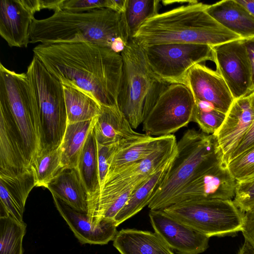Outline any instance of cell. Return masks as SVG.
Segmentation results:
<instances>
[{"instance_id": "cell-1", "label": "cell", "mask_w": 254, "mask_h": 254, "mask_svg": "<svg viewBox=\"0 0 254 254\" xmlns=\"http://www.w3.org/2000/svg\"><path fill=\"white\" fill-rule=\"evenodd\" d=\"M33 52L64 85L85 93L101 106L119 107L123 70L121 54L87 42L40 44Z\"/></svg>"}, {"instance_id": "cell-2", "label": "cell", "mask_w": 254, "mask_h": 254, "mask_svg": "<svg viewBox=\"0 0 254 254\" xmlns=\"http://www.w3.org/2000/svg\"><path fill=\"white\" fill-rule=\"evenodd\" d=\"M30 32L32 44L87 42L111 49L118 38L127 44L129 40L123 13L108 8L57 10L48 18H34Z\"/></svg>"}, {"instance_id": "cell-3", "label": "cell", "mask_w": 254, "mask_h": 254, "mask_svg": "<svg viewBox=\"0 0 254 254\" xmlns=\"http://www.w3.org/2000/svg\"><path fill=\"white\" fill-rule=\"evenodd\" d=\"M195 0L147 19L133 37L141 45L190 43L213 46L241 39L225 28Z\"/></svg>"}, {"instance_id": "cell-4", "label": "cell", "mask_w": 254, "mask_h": 254, "mask_svg": "<svg viewBox=\"0 0 254 254\" xmlns=\"http://www.w3.org/2000/svg\"><path fill=\"white\" fill-rule=\"evenodd\" d=\"M220 162L221 156L213 134L190 129L177 142V152L148 205L162 210L195 178Z\"/></svg>"}, {"instance_id": "cell-5", "label": "cell", "mask_w": 254, "mask_h": 254, "mask_svg": "<svg viewBox=\"0 0 254 254\" xmlns=\"http://www.w3.org/2000/svg\"><path fill=\"white\" fill-rule=\"evenodd\" d=\"M121 55L123 70L118 106L132 128H136L169 84L154 73L142 46L134 39L129 40Z\"/></svg>"}, {"instance_id": "cell-6", "label": "cell", "mask_w": 254, "mask_h": 254, "mask_svg": "<svg viewBox=\"0 0 254 254\" xmlns=\"http://www.w3.org/2000/svg\"><path fill=\"white\" fill-rule=\"evenodd\" d=\"M0 104L9 113L21 137L29 165L43 149L37 103L26 73H17L0 63Z\"/></svg>"}, {"instance_id": "cell-7", "label": "cell", "mask_w": 254, "mask_h": 254, "mask_svg": "<svg viewBox=\"0 0 254 254\" xmlns=\"http://www.w3.org/2000/svg\"><path fill=\"white\" fill-rule=\"evenodd\" d=\"M26 73L38 107L42 150L58 147L67 125L64 85L34 55Z\"/></svg>"}, {"instance_id": "cell-8", "label": "cell", "mask_w": 254, "mask_h": 254, "mask_svg": "<svg viewBox=\"0 0 254 254\" xmlns=\"http://www.w3.org/2000/svg\"><path fill=\"white\" fill-rule=\"evenodd\" d=\"M162 210L209 238L234 235L242 231L245 216L233 200H192Z\"/></svg>"}, {"instance_id": "cell-9", "label": "cell", "mask_w": 254, "mask_h": 254, "mask_svg": "<svg viewBox=\"0 0 254 254\" xmlns=\"http://www.w3.org/2000/svg\"><path fill=\"white\" fill-rule=\"evenodd\" d=\"M141 46L152 71L169 84L185 85L191 67L207 61L214 62L211 46L208 45L170 43Z\"/></svg>"}, {"instance_id": "cell-10", "label": "cell", "mask_w": 254, "mask_h": 254, "mask_svg": "<svg viewBox=\"0 0 254 254\" xmlns=\"http://www.w3.org/2000/svg\"><path fill=\"white\" fill-rule=\"evenodd\" d=\"M195 100L184 84H169L143 122V131L152 136L172 134L192 122Z\"/></svg>"}, {"instance_id": "cell-11", "label": "cell", "mask_w": 254, "mask_h": 254, "mask_svg": "<svg viewBox=\"0 0 254 254\" xmlns=\"http://www.w3.org/2000/svg\"><path fill=\"white\" fill-rule=\"evenodd\" d=\"M217 71L234 99L253 92L252 67L244 39L211 46Z\"/></svg>"}, {"instance_id": "cell-12", "label": "cell", "mask_w": 254, "mask_h": 254, "mask_svg": "<svg viewBox=\"0 0 254 254\" xmlns=\"http://www.w3.org/2000/svg\"><path fill=\"white\" fill-rule=\"evenodd\" d=\"M177 152L176 138L174 134L168 135L164 142L148 157L108 177L99 192L114 193L132 185L140 186L173 160Z\"/></svg>"}, {"instance_id": "cell-13", "label": "cell", "mask_w": 254, "mask_h": 254, "mask_svg": "<svg viewBox=\"0 0 254 254\" xmlns=\"http://www.w3.org/2000/svg\"><path fill=\"white\" fill-rule=\"evenodd\" d=\"M149 217L154 232L178 254H199L208 248L210 238L163 210H150Z\"/></svg>"}, {"instance_id": "cell-14", "label": "cell", "mask_w": 254, "mask_h": 254, "mask_svg": "<svg viewBox=\"0 0 254 254\" xmlns=\"http://www.w3.org/2000/svg\"><path fill=\"white\" fill-rule=\"evenodd\" d=\"M236 184L227 167L220 162L187 185L173 198L169 206L192 200H232Z\"/></svg>"}, {"instance_id": "cell-15", "label": "cell", "mask_w": 254, "mask_h": 254, "mask_svg": "<svg viewBox=\"0 0 254 254\" xmlns=\"http://www.w3.org/2000/svg\"><path fill=\"white\" fill-rule=\"evenodd\" d=\"M254 119V102L251 93L234 100L222 124L213 134L222 162L226 166Z\"/></svg>"}, {"instance_id": "cell-16", "label": "cell", "mask_w": 254, "mask_h": 254, "mask_svg": "<svg viewBox=\"0 0 254 254\" xmlns=\"http://www.w3.org/2000/svg\"><path fill=\"white\" fill-rule=\"evenodd\" d=\"M185 85L195 101L208 102L225 114L235 100L221 75L201 64H195L189 70Z\"/></svg>"}, {"instance_id": "cell-17", "label": "cell", "mask_w": 254, "mask_h": 254, "mask_svg": "<svg viewBox=\"0 0 254 254\" xmlns=\"http://www.w3.org/2000/svg\"><path fill=\"white\" fill-rule=\"evenodd\" d=\"M53 198L60 214L81 244L103 245L113 241L118 232L114 220L104 218L98 224L93 223L86 213L73 209L54 196Z\"/></svg>"}, {"instance_id": "cell-18", "label": "cell", "mask_w": 254, "mask_h": 254, "mask_svg": "<svg viewBox=\"0 0 254 254\" xmlns=\"http://www.w3.org/2000/svg\"><path fill=\"white\" fill-rule=\"evenodd\" d=\"M35 12L28 0L0 1V35L10 47L26 48Z\"/></svg>"}, {"instance_id": "cell-19", "label": "cell", "mask_w": 254, "mask_h": 254, "mask_svg": "<svg viewBox=\"0 0 254 254\" xmlns=\"http://www.w3.org/2000/svg\"><path fill=\"white\" fill-rule=\"evenodd\" d=\"M30 168L19 132L7 110L0 104V175L15 177Z\"/></svg>"}, {"instance_id": "cell-20", "label": "cell", "mask_w": 254, "mask_h": 254, "mask_svg": "<svg viewBox=\"0 0 254 254\" xmlns=\"http://www.w3.org/2000/svg\"><path fill=\"white\" fill-rule=\"evenodd\" d=\"M35 187V178L30 168L15 177L0 175V217L10 216L23 221L27 198Z\"/></svg>"}, {"instance_id": "cell-21", "label": "cell", "mask_w": 254, "mask_h": 254, "mask_svg": "<svg viewBox=\"0 0 254 254\" xmlns=\"http://www.w3.org/2000/svg\"><path fill=\"white\" fill-rule=\"evenodd\" d=\"M93 129L97 142L105 145L134 141L146 135L133 130L119 107L101 106Z\"/></svg>"}, {"instance_id": "cell-22", "label": "cell", "mask_w": 254, "mask_h": 254, "mask_svg": "<svg viewBox=\"0 0 254 254\" xmlns=\"http://www.w3.org/2000/svg\"><path fill=\"white\" fill-rule=\"evenodd\" d=\"M205 11L221 26L242 39L254 36V16L237 0H224L207 5Z\"/></svg>"}, {"instance_id": "cell-23", "label": "cell", "mask_w": 254, "mask_h": 254, "mask_svg": "<svg viewBox=\"0 0 254 254\" xmlns=\"http://www.w3.org/2000/svg\"><path fill=\"white\" fill-rule=\"evenodd\" d=\"M46 188L73 209L87 213L88 194L77 168L62 169Z\"/></svg>"}, {"instance_id": "cell-24", "label": "cell", "mask_w": 254, "mask_h": 254, "mask_svg": "<svg viewBox=\"0 0 254 254\" xmlns=\"http://www.w3.org/2000/svg\"><path fill=\"white\" fill-rule=\"evenodd\" d=\"M120 254H174L155 233L136 229H122L113 240Z\"/></svg>"}, {"instance_id": "cell-25", "label": "cell", "mask_w": 254, "mask_h": 254, "mask_svg": "<svg viewBox=\"0 0 254 254\" xmlns=\"http://www.w3.org/2000/svg\"><path fill=\"white\" fill-rule=\"evenodd\" d=\"M168 136H152L146 134L134 141L118 143L112 156L106 179L122 169L148 157L164 142Z\"/></svg>"}, {"instance_id": "cell-26", "label": "cell", "mask_w": 254, "mask_h": 254, "mask_svg": "<svg viewBox=\"0 0 254 254\" xmlns=\"http://www.w3.org/2000/svg\"><path fill=\"white\" fill-rule=\"evenodd\" d=\"M173 159L133 191L127 202L114 218L117 226L148 206L153 193L163 179Z\"/></svg>"}, {"instance_id": "cell-27", "label": "cell", "mask_w": 254, "mask_h": 254, "mask_svg": "<svg viewBox=\"0 0 254 254\" xmlns=\"http://www.w3.org/2000/svg\"><path fill=\"white\" fill-rule=\"evenodd\" d=\"M93 127L82 149L76 168L88 192V200L96 195L100 190L97 142Z\"/></svg>"}, {"instance_id": "cell-28", "label": "cell", "mask_w": 254, "mask_h": 254, "mask_svg": "<svg viewBox=\"0 0 254 254\" xmlns=\"http://www.w3.org/2000/svg\"><path fill=\"white\" fill-rule=\"evenodd\" d=\"M95 119L67 124L60 146L63 169L77 168L79 156Z\"/></svg>"}, {"instance_id": "cell-29", "label": "cell", "mask_w": 254, "mask_h": 254, "mask_svg": "<svg viewBox=\"0 0 254 254\" xmlns=\"http://www.w3.org/2000/svg\"><path fill=\"white\" fill-rule=\"evenodd\" d=\"M64 90L67 124L92 120L99 116L101 105L95 100L71 87L64 85Z\"/></svg>"}, {"instance_id": "cell-30", "label": "cell", "mask_w": 254, "mask_h": 254, "mask_svg": "<svg viewBox=\"0 0 254 254\" xmlns=\"http://www.w3.org/2000/svg\"><path fill=\"white\" fill-rule=\"evenodd\" d=\"M36 187L47 188L48 184L63 169L60 146L43 149L30 165Z\"/></svg>"}, {"instance_id": "cell-31", "label": "cell", "mask_w": 254, "mask_h": 254, "mask_svg": "<svg viewBox=\"0 0 254 254\" xmlns=\"http://www.w3.org/2000/svg\"><path fill=\"white\" fill-rule=\"evenodd\" d=\"M27 225L10 216L0 217V254H23Z\"/></svg>"}, {"instance_id": "cell-32", "label": "cell", "mask_w": 254, "mask_h": 254, "mask_svg": "<svg viewBox=\"0 0 254 254\" xmlns=\"http://www.w3.org/2000/svg\"><path fill=\"white\" fill-rule=\"evenodd\" d=\"M160 2L158 0H127L123 15L129 40L146 20L159 13Z\"/></svg>"}, {"instance_id": "cell-33", "label": "cell", "mask_w": 254, "mask_h": 254, "mask_svg": "<svg viewBox=\"0 0 254 254\" xmlns=\"http://www.w3.org/2000/svg\"><path fill=\"white\" fill-rule=\"evenodd\" d=\"M192 122L199 126L202 132L206 134H213L220 127L226 114L214 108L210 103L196 101Z\"/></svg>"}, {"instance_id": "cell-34", "label": "cell", "mask_w": 254, "mask_h": 254, "mask_svg": "<svg viewBox=\"0 0 254 254\" xmlns=\"http://www.w3.org/2000/svg\"><path fill=\"white\" fill-rule=\"evenodd\" d=\"M227 167L236 181L254 178V146L231 160Z\"/></svg>"}, {"instance_id": "cell-35", "label": "cell", "mask_w": 254, "mask_h": 254, "mask_svg": "<svg viewBox=\"0 0 254 254\" xmlns=\"http://www.w3.org/2000/svg\"><path fill=\"white\" fill-rule=\"evenodd\" d=\"M233 200L236 206L244 213L254 208V178L236 181Z\"/></svg>"}, {"instance_id": "cell-36", "label": "cell", "mask_w": 254, "mask_h": 254, "mask_svg": "<svg viewBox=\"0 0 254 254\" xmlns=\"http://www.w3.org/2000/svg\"><path fill=\"white\" fill-rule=\"evenodd\" d=\"M114 0H63L61 10L80 12L95 9L108 8L113 10Z\"/></svg>"}, {"instance_id": "cell-37", "label": "cell", "mask_w": 254, "mask_h": 254, "mask_svg": "<svg viewBox=\"0 0 254 254\" xmlns=\"http://www.w3.org/2000/svg\"><path fill=\"white\" fill-rule=\"evenodd\" d=\"M118 143L102 145L97 143L98 166L100 189L103 186L108 175L111 158Z\"/></svg>"}, {"instance_id": "cell-38", "label": "cell", "mask_w": 254, "mask_h": 254, "mask_svg": "<svg viewBox=\"0 0 254 254\" xmlns=\"http://www.w3.org/2000/svg\"><path fill=\"white\" fill-rule=\"evenodd\" d=\"M251 94L254 102V91ZM253 146H254V119L249 130L232 154L229 162Z\"/></svg>"}, {"instance_id": "cell-39", "label": "cell", "mask_w": 254, "mask_h": 254, "mask_svg": "<svg viewBox=\"0 0 254 254\" xmlns=\"http://www.w3.org/2000/svg\"><path fill=\"white\" fill-rule=\"evenodd\" d=\"M245 240L254 246V208L245 213L241 231Z\"/></svg>"}, {"instance_id": "cell-40", "label": "cell", "mask_w": 254, "mask_h": 254, "mask_svg": "<svg viewBox=\"0 0 254 254\" xmlns=\"http://www.w3.org/2000/svg\"><path fill=\"white\" fill-rule=\"evenodd\" d=\"M246 47L252 67V90L254 91V36L244 39Z\"/></svg>"}, {"instance_id": "cell-41", "label": "cell", "mask_w": 254, "mask_h": 254, "mask_svg": "<svg viewBox=\"0 0 254 254\" xmlns=\"http://www.w3.org/2000/svg\"><path fill=\"white\" fill-rule=\"evenodd\" d=\"M127 44L121 38H117L113 43L111 49L115 53L121 54Z\"/></svg>"}, {"instance_id": "cell-42", "label": "cell", "mask_w": 254, "mask_h": 254, "mask_svg": "<svg viewBox=\"0 0 254 254\" xmlns=\"http://www.w3.org/2000/svg\"><path fill=\"white\" fill-rule=\"evenodd\" d=\"M238 254H254V246L248 240L245 241Z\"/></svg>"}, {"instance_id": "cell-43", "label": "cell", "mask_w": 254, "mask_h": 254, "mask_svg": "<svg viewBox=\"0 0 254 254\" xmlns=\"http://www.w3.org/2000/svg\"><path fill=\"white\" fill-rule=\"evenodd\" d=\"M254 16V0H237Z\"/></svg>"}]
</instances>
